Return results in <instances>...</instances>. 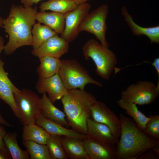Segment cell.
<instances>
[{
	"mask_svg": "<svg viewBox=\"0 0 159 159\" xmlns=\"http://www.w3.org/2000/svg\"><path fill=\"white\" fill-rule=\"evenodd\" d=\"M37 12L36 6H12L8 16L3 21V27L9 36L4 49L6 54H11L20 47L32 46V27L35 23Z\"/></svg>",
	"mask_w": 159,
	"mask_h": 159,
	"instance_id": "obj_1",
	"label": "cell"
},
{
	"mask_svg": "<svg viewBox=\"0 0 159 159\" xmlns=\"http://www.w3.org/2000/svg\"><path fill=\"white\" fill-rule=\"evenodd\" d=\"M119 119L121 131L117 144V159H135L143 152L159 146V141L146 135L132 120L122 113Z\"/></svg>",
	"mask_w": 159,
	"mask_h": 159,
	"instance_id": "obj_2",
	"label": "cell"
},
{
	"mask_svg": "<svg viewBox=\"0 0 159 159\" xmlns=\"http://www.w3.org/2000/svg\"><path fill=\"white\" fill-rule=\"evenodd\" d=\"M67 121L72 129L86 135L87 121L91 118V106L97 101L94 96L84 90H68L61 99Z\"/></svg>",
	"mask_w": 159,
	"mask_h": 159,
	"instance_id": "obj_3",
	"label": "cell"
},
{
	"mask_svg": "<svg viewBox=\"0 0 159 159\" xmlns=\"http://www.w3.org/2000/svg\"><path fill=\"white\" fill-rule=\"evenodd\" d=\"M82 49L85 59L88 60L90 58L95 63L96 74L109 80L118 62L114 52L93 38L85 42Z\"/></svg>",
	"mask_w": 159,
	"mask_h": 159,
	"instance_id": "obj_4",
	"label": "cell"
},
{
	"mask_svg": "<svg viewBox=\"0 0 159 159\" xmlns=\"http://www.w3.org/2000/svg\"><path fill=\"white\" fill-rule=\"evenodd\" d=\"M62 64L58 73L68 90H84L85 86L91 84L101 87L102 84L92 77L87 70L75 59L61 60Z\"/></svg>",
	"mask_w": 159,
	"mask_h": 159,
	"instance_id": "obj_5",
	"label": "cell"
},
{
	"mask_svg": "<svg viewBox=\"0 0 159 159\" xmlns=\"http://www.w3.org/2000/svg\"><path fill=\"white\" fill-rule=\"evenodd\" d=\"M14 96L21 124L24 126L35 124L40 112V98L38 95L31 90L24 89L14 93Z\"/></svg>",
	"mask_w": 159,
	"mask_h": 159,
	"instance_id": "obj_6",
	"label": "cell"
},
{
	"mask_svg": "<svg viewBox=\"0 0 159 159\" xmlns=\"http://www.w3.org/2000/svg\"><path fill=\"white\" fill-rule=\"evenodd\" d=\"M108 12V6L104 4L89 13L80 25L79 32L86 31L93 34L101 44L109 47V44L106 38L107 28L106 20Z\"/></svg>",
	"mask_w": 159,
	"mask_h": 159,
	"instance_id": "obj_7",
	"label": "cell"
},
{
	"mask_svg": "<svg viewBox=\"0 0 159 159\" xmlns=\"http://www.w3.org/2000/svg\"><path fill=\"white\" fill-rule=\"evenodd\" d=\"M159 94V87L150 81H140L131 84L121 93V99L136 105L152 103Z\"/></svg>",
	"mask_w": 159,
	"mask_h": 159,
	"instance_id": "obj_8",
	"label": "cell"
},
{
	"mask_svg": "<svg viewBox=\"0 0 159 159\" xmlns=\"http://www.w3.org/2000/svg\"><path fill=\"white\" fill-rule=\"evenodd\" d=\"M91 8L90 4L86 2L78 5L74 10L64 14L65 27L61 37L69 43L74 40L79 33L80 25L89 13Z\"/></svg>",
	"mask_w": 159,
	"mask_h": 159,
	"instance_id": "obj_9",
	"label": "cell"
},
{
	"mask_svg": "<svg viewBox=\"0 0 159 159\" xmlns=\"http://www.w3.org/2000/svg\"><path fill=\"white\" fill-rule=\"evenodd\" d=\"M91 118L94 121L108 126L113 134L119 138L121 125L119 118L103 102L97 101L91 107Z\"/></svg>",
	"mask_w": 159,
	"mask_h": 159,
	"instance_id": "obj_10",
	"label": "cell"
},
{
	"mask_svg": "<svg viewBox=\"0 0 159 159\" xmlns=\"http://www.w3.org/2000/svg\"><path fill=\"white\" fill-rule=\"evenodd\" d=\"M35 88L39 94L47 93L53 103L61 100L67 91L58 73L47 78L39 77Z\"/></svg>",
	"mask_w": 159,
	"mask_h": 159,
	"instance_id": "obj_11",
	"label": "cell"
},
{
	"mask_svg": "<svg viewBox=\"0 0 159 159\" xmlns=\"http://www.w3.org/2000/svg\"><path fill=\"white\" fill-rule=\"evenodd\" d=\"M69 43L57 34L48 39L38 48L33 49L32 53L33 55L39 58L45 56L59 58L68 52Z\"/></svg>",
	"mask_w": 159,
	"mask_h": 159,
	"instance_id": "obj_12",
	"label": "cell"
},
{
	"mask_svg": "<svg viewBox=\"0 0 159 159\" xmlns=\"http://www.w3.org/2000/svg\"><path fill=\"white\" fill-rule=\"evenodd\" d=\"M87 138L97 142L108 145H115L119 138L106 125L97 122L91 118L87 121Z\"/></svg>",
	"mask_w": 159,
	"mask_h": 159,
	"instance_id": "obj_13",
	"label": "cell"
},
{
	"mask_svg": "<svg viewBox=\"0 0 159 159\" xmlns=\"http://www.w3.org/2000/svg\"><path fill=\"white\" fill-rule=\"evenodd\" d=\"M4 64L0 57V98L9 106L15 116L19 119V110L14 100V93L20 90L9 79L4 69Z\"/></svg>",
	"mask_w": 159,
	"mask_h": 159,
	"instance_id": "obj_14",
	"label": "cell"
},
{
	"mask_svg": "<svg viewBox=\"0 0 159 159\" xmlns=\"http://www.w3.org/2000/svg\"><path fill=\"white\" fill-rule=\"evenodd\" d=\"M89 159H117L115 145H108L87 138L83 140Z\"/></svg>",
	"mask_w": 159,
	"mask_h": 159,
	"instance_id": "obj_15",
	"label": "cell"
},
{
	"mask_svg": "<svg viewBox=\"0 0 159 159\" xmlns=\"http://www.w3.org/2000/svg\"><path fill=\"white\" fill-rule=\"evenodd\" d=\"M35 124L42 127L49 135L72 137L82 140L87 138L86 135L69 129L44 117L40 113L36 119Z\"/></svg>",
	"mask_w": 159,
	"mask_h": 159,
	"instance_id": "obj_16",
	"label": "cell"
},
{
	"mask_svg": "<svg viewBox=\"0 0 159 159\" xmlns=\"http://www.w3.org/2000/svg\"><path fill=\"white\" fill-rule=\"evenodd\" d=\"M121 12L133 34L140 36L145 35L149 38L151 43H159L158 26L150 27H145L140 26L133 21L132 16L129 13L125 6L122 7Z\"/></svg>",
	"mask_w": 159,
	"mask_h": 159,
	"instance_id": "obj_17",
	"label": "cell"
},
{
	"mask_svg": "<svg viewBox=\"0 0 159 159\" xmlns=\"http://www.w3.org/2000/svg\"><path fill=\"white\" fill-rule=\"evenodd\" d=\"M40 99V113L44 116L68 128L70 125L66 120L65 113L55 107L47 96L43 93Z\"/></svg>",
	"mask_w": 159,
	"mask_h": 159,
	"instance_id": "obj_18",
	"label": "cell"
},
{
	"mask_svg": "<svg viewBox=\"0 0 159 159\" xmlns=\"http://www.w3.org/2000/svg\"><path fill=\"white\" fill-rule=\"evenodd\" d=\"M61 141L67 155L71 159H89L83 140L61 136Z\"/></svg>",
	"mask_w": 159,
	"mask_h": 159,
	"instance_id": "obj_19",
	"label": "cell"
},
{
	"mask_svg": "<svg viewBox=\"0 0 159 159\" xmlns=\"http://www.w3.org/2000/svg\"><path fill=\"white\" fill-rule=\"evenodd\" d=\"M35 18L39 23L47 26L58 34H62L64 30L65 21L64 14L57 12H37Z\"/></svg>",
	"mask_w": 159,
	"mask_h": 159,
	"instance_id": "obj_20",
	"label": "cell"
},
{
	"mask_svg": "<svg viewBox=\"0 0 159 159\" xmlns=\"http://www.w3.org/2000/svg\"><path fill=\"white\" fill-rule=\"evenodd\" d=\"M118 105L125 110L126 113L131 117L139 129L144 132L150 118L141 112L136 104L120 99L117 101Z\"/></svg>",
	"mask_w": 159,
	"mask_h": 159,
	"instance_id": "obj_21",
	"label": "cell"
},
{
	"mask_svg": "<svg viewBox=\"0 0 159 159\" xmlns=\"http://www.w3.org/2000/svg\"><path fill=\"white\" fill-rule=\"evenodd\" d=\"M39 59L40 64L37 69L39 78H47L58 73L62 64L59 58L45 56Z\"/></svg>",
	"mask_w": 159,
	"mask_h": 159,
	"instance_id": "obj_22",
	"label": "cell"
},
{
	"mask_svg": "<svg viewBox=\"0 0 159 159\" xmlns=\"http://www.w3.org/2000/svg\"><path fill=\"white\" fill-rule=\"evenodd\" d=\"M23 126V141L31 140L39 144L46 145L50 135L42 127L36 124Z\"/></svg>",
	"mask_w": 159,
	"mask_h": 159,
	"instance_id": "obj_23",
	"label": "cell"
},
{
	"mask_svg": "<svg viewBox=\"0 0 159 159\" xmlns=\"http://www.w3.org/2000/svg\"><path fill=\"white\" fill-rule=\"evenodd\" d=\"M77 6L74 0H48L41 3L39 8L41 12L50 10L64 14L74 10Z\"/></svg>",
	"mask_w": 159,
	"mask_h": 159,
	"instance_id": "obj_24",
	"label": "cell"
},
{
	"mask_svg": "<svg viewBox=\"0 0 159 159\" xmlns=\"http://www.w3.org/2000/svg\"><path fill=\"white\" fill-rule=\"evenodd\" d=\"M17 134L15 132H7L3 140L9 150L12 159H30L29 154L27 150H23L19 147L17 141Z\"/></svg>",
	"mask_w": 159,
	"mask_h": 159,
	"instance_id": "obj_25",
	"label": "cell"
},
{
	"mask_svg": "<svg viewBox=\"0 0 159 159\" xmlns=\"http://www.w3.org/2000/svg\"><path fill=\"white\" fill-rule=\"evenodd\" d=\"M33 49L38 48L52 37L58 34L50 28L39 23H35L32 30Z\"/></svg>",
	"mask_w": 159,
	"mask_h": 159,
	"instance_id": "obj_26",
	"label": "cell"
},
{
	"mask_svg": "<svg viewBox=\"0 0 159 159\" xmlns=\"http://www.w3.org/2000/svg\"><path fill=\"white\" fill-rule=\"evenodd\" d=\"M22 144L26 148L30 159H52L46 145L31 140L23 141Z\"/></svg>",
	"mask_w": 159,
	"mask_h": 159,
	"instance_id": "obj_27",
	"label": "cell"
},
{
	"mask_svg": "<svg viewBox=\"0 0 159 159\" xmlns=\"http://www.w3.org/2000/svg\"><path fill=\"white\" fill-rule=\"evenodd\" d=\"M61 136L50 135L46 145L52 159H66L67 155L61 141Z\"/></svg>",
	"mask_w": 159,
	"mask_h": 159,
	"instance_id": "obj_28",
	"label": "cell"
},
{
	"mask_svg": "<svg viewBox=\"0 0 159 159\" xmlns=\"http://www.w3.org/2000/svg\"><path fill=\"white\" fill-rule=\"evenodd\" d=\"M143 132L152 138L159 141V116L151 115Z\"/></svg>",
	"mask_w": 159,
	"mask_h": 159,
	"instance_id": "obj_29",
	"label": "cell"
},
{
	"mask_svg": "<svg viewBox=\"0 0 159 159\" xmlns=\"http://www.w3.org/2000/svg\"><path fill=\"white\" fill-rule=\"evenodd\" d=\"M148 150L137 156L135 159H158L159 156L153 152L148 151Z\"/></svg>",
	"mask_w": 159,
	"mask_h": 159,
	"instance_id": "obj_30",
	"label": "cell"
},
{
	"mask_svg": "<svg viewBox=\"0 0 159 159\" xmlns=\"http://www.w3.org/2000/svg\"><path fill=\"white\" fill-rule=\"evenodd\" d=\"M1 125L0 124V148L4 149L7 148L3 140L4 137L7 132Z\"/></svg>",
	"mask_w": 159,
	"mask_h": 159,
	"instance_id": "obj_31",
	"label": "cell"
},
{
	"mask_svg": "<svg viewBox=\"0 0 159 159\" xmlns=\"http://www.w3.org/2000/svg\"><path fill=\"white\" fill-rule=\"evenodd\" d=\"M11 156L7 148L5 149L0 148V159H11Z\"/></svg>",
	"mask_w": 159,
	"mask_h": 159,
	"instance_id": "obj_32",
	"label": "cell"
},
{
	"mask_svg": "<svg viewBox=\"0 0 159 159\" xmlns=\"http://www.w3.org/2000/svg\"><path fill=\"white\" fill-rule=\"evenodd\" d=\"M41 0H21V2L25 7H32L33 4H37Z\"/></svg>",
	"mask_w": 159,
	"mask_h": 159,
	"instance_id": "obj_33",
	"label": "cell"
},
{
	"mask_svg": "<svg viewBox=\"0 0 159 159\" xmlns=\"http://www.w3.org/2000/svg\"><path fill=\"white\" fill-rule=\"evenodd\" d=\"M152 64L156 70L159 77V58L158 57L155 58L152 63Z\"/></svg>",
	"mask_w": 159,
	"mask_h": 159,
	"instance_id": "obj_34",
	"label": "cell"
},
{
	"mask_svg": "<svg viewBox=\"0 0 159 159\" xmlns=\"http://www.w3.org/2000/svg\"><path fill=\"white\" fill-rule=\"evenodd\" d=\"M0 124L5 126L12 127L13 125L6 121L3 118L1 115L0 113Z\"/></svg>",
	"mask_w": 159,
	"mask_h": 159,
	"instance_id": "obj_35",
	"label": "cell"
},
{
	"mask_svg": "<svg viewBox=\"0 0 159 159\" xmlns=\"http://www.w3.org/2000/svg\"><path fill=\"white\" fill-rule=\"evenodd\" d=\"M4 40L2 37L0 36V53H1L4 48Z\"/></svg>",
	"mask_w": 159,
	"mask_h": 159,
	"instance_id": "obj_36",
	"label": "cell"
},
{
	"mask_svg": "<svg viewBox=\"0 0 159 159\" xmlns=\"http://www.w3.org/2000/svg\"><path fill=\"white\" fill-rule=\"evenodd\" d=\"M152 149L154 153L159 156V146L154 147Z\"/></svg>",
	"mask_w": 159,
	"mask_h": 159,
	"instance_id": "obj_37",
	"label": "cell"
},
{
	"mask_svg": "<svg viewBox=\"0 0 159 159\" xmlns=\"http://www.w3.org/2000/svg\"><path fill=\"white\" fill-rule=\"evenodd\" d=\"M90 0H74L77 5L87 2Z\"/></svg>",
	"mask_w": 159,
	"mask_h": 159,
	"instance_id": "obj_38",
	"label": "cell"
},
{
	"mask_svg": "<svg viewBox=\"0 0 159 159\" xmlns=\"http://www.w3.org/2000/svg\"><path fill=\"white\" fill-rule=\"evenodd\" d=\"M3 19L0 16V27H3Z\"/></svg>",
	"mask_w": 159,
	"mask_h": 159,
	"instance_id": "obj_39",
	"label": "cell"
}]
</instances>
